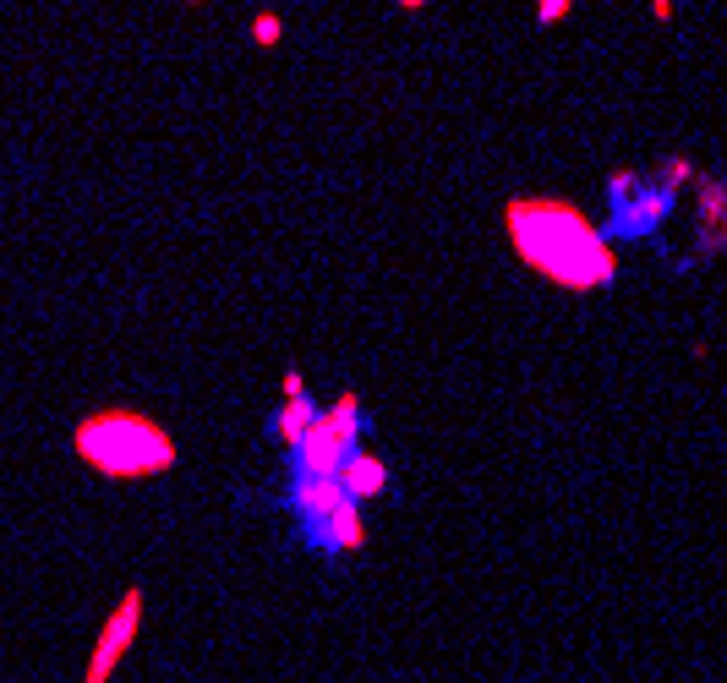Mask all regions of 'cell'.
<instances>
[{
  "instance_id": "1",
  "label": "cell",
  "mask_w": 727,
  "mask_h": 683,
  "mask_svg": "<svg viewBox=\"0 0 727 683\" xmlns=\"http://www.w3.org/2000/svg\"><path fill=\"white\" fill-rule=\"evenodd\" d=\"M503 236L520 269H531L569 295H596L618 279V247L569 197H509Z\"/></svg>"
},
{
  "instance_id": "2",
  "label": "cell",
  "mask_w": 727,
  "mask_h": 683,
  "mask_svg": "<svg viewBox=\"0 0 727 683\" xmlns=\"http://www.w3.org/2000/svg\"><path fill=\"white\" fill-rule=\"evenodd\" d=\"M72 454L105 476V481H159L175 470L181 448L170 437V426L148 410L132 405H105L88 410L77 426H72Z\"/></svg>"
},
{
  "instance_id": "3",
  "label": "cell",
  "mask_w": 727,
  "mask_h": 683,
  "mask_svg": "<svg viewBox=\"0 0 727 683\" xmlns=\"http://www.w3.org/2000/svg\"><path fill=\"white\" fill-rule=\"evenodd\" d=\"M291 509L301 520V536L317 552H328V557H345V552L367 546V514L334 476H295Z\"/></svg>"
},
{
  "instance_id": "4",
  "label": "cell",
  "mask_w": 727,
  "mask_h": 683,
  "mask_svg": "<svg viewBox=\"0 0 727 683\" xmlns=\"http://www.w3.org/2000/svg\"><path fill=\"white\" fill-rule=\"evenodd\" d=\"M679 208V192H668L657 175H645L640 164H618L607 170V241H640V236H657Z\"/></svg>"
},
{
  "instance_id": "5",
  "label": "cell",
  "mask_w": 727,
  "mask_h": 683,
  "mask_svg": "<svg viewBox=\"0 0 727 683\" xmlns=\"http://www.w3.org/2000/svg\"><path fill=\"white\" fill-rule=\"evenodd\" d=\"M361 432H367L361 394L356 389L334 394V405L317 410V421L295 443V476H339V465L361 448Z\"/></svg>"
},
{
  "instance_id": "6",
  "label": "cell",
  "mask_w": 727,
  "mask_h": 683,
  "mask_svg": "<svg viewBox=\"0 0 727 683\" xmlns=\"http://www.w3.org/2000/svg\"><path fill=\"white\" fill-rule=\"evenodd\" d=\"M143 618H148V590L143 585H127L121 601L105 612V624H99V635L88 646V662H83V679L77 683H116L121 662L132 657V646L143 635Z\"/></svg>"
},
{
  "instance_id": "7",
  "label": "cell",
  "mask_w": 727,
  "mask_h": 683,
  "mask_svg": "<svg viewBox=\"0 0 727 683\" xmlns=\"http://www.w3.org/2000/svg\"><path fill=\"white\" fill-rule=\"evenodd\" d=\"M695 225H701V258L727 252V181L717 175L695 181Z\"/></svg>"
},
{
  "instance_id": "8",
  "label": "cell",
  "mask_w": 727,
  "mask_h": 683,
  "mask_svg": "<svg viewBox=\"0 0 727 683\" xmlns=\"http://www.w3.org/2000/svg\"><path fill=\"white\" fill-rule=\"evenodd\" d=\"M356 503H378L383 492H389V459L383 454H367V448H356L345 465H339V476H334Z\"/></svg>"
},
{
  "instance_id": "9",
  "label": "cell",
  "mask_w": 727,
  "mask_h": 683,
  "mask_svg": "<svg viewBox=\"0 0 727 683\" xmlns=\"http://www.w3.org/2000/svg\"><path fill=\"white\" fill-rule=\"evenodd\" d=\"M317 410H323V405H312V394H301V400H280V410L269 415V432H274V443L295 454V443L306 437V426L317 421Z\"/></svg>"
},
{
  "instance_id": "10",
  "label": "cell",
  "mask_w": 727,
  "mask_h": 683,
  "mask_svg": "<svg viewBox=\"0 0 727 683\" xmlns=\"http://www.w3.org/2000/svg\"><path fill=\"white\" fill-rule=\"evenodd\" d=\"M657 181H662L668 192H684V186H695V181H701V164H695L690 153H668V159H662V170H657Z\"/></svg>"
},
{
  "instance_id": "11",
  "label": "cell",
  "mask_w": 727,
  "mask_h": 683,
  "mask_svg": "<svg viewBox=\"0 0 727 683\" xmlns=\"http://www.w3.org/2000/svg\"><path fill=\"white\" fill-rule=\"evenodd\" d=\"M247 33H252V44H258V50H274V44L285 39V17H280V11H258Z\"/></svg>"
},
{
  "instance_id": "12",
  "label": "cell",
  "mask_w": 727,
  "mask_h": 683,
  "mask_svg": "<svg viewBox=\"0 0 727 683\" xmlns=\"http://www.w3.org/2000/svg\"><path fill=\"white\" fill-rule=\"evenodd\" d=\"M569 11H575V0H536V22H542V28L569 22Z\"/></svg>"
},
{
  "instance_id": "13",
  "label": "cell",
  "mask_w": 727,
  "mask_h": 683,
  "mask_svg": "<svg viewBox=\"0 0 727 683\" xmlns=\"http://www.w3.org/2000/svg\"><path fill=\"white\" fill-rule=\"evenodd\" d=\"M301 394H306V378H301L295 367H285V372H280V400H301Z\"/></svg>"
},
{
  "instance_id": "14",
  "label": "cell",
  "mask_w": 727,
  "mask_h": 683,
  "mask_svg": "<svg viewBox=\"0 0 727 683\" xmlns=\"http://www.w3.org/2000/svg\"><path fill=\"white\" fill-rule=\"evenodd\" d=\"M651 17H657V22H673V17H679V0H651Z\"/></svg>"
},
{
  "instance_id": "15",
  "label": "cell",
  "mask_w": 727,
  "mask_h": 683,
  "mask_svg": "<svg viewBox=\"0 0 727 683\" xmlns=\"http://www.w3.org/2000/svg\"><path fill=\"white\" fill-rule=\"evenodd\" d=\"M400 11H422V6H433V0H394Z\"/></svg>"
},
{
  "instance_id": "16",
  "label": "cell",
  "mask_w": 727,
  "mask_h": 683,
  "mask_svg": "<svg viewBox=\"0 0 727 683\" xmlns=\"http://www.w3.org/2000/svg\"><path fill=\"white\" fill-rule=\"evenodd\" d=\"M186 6H203V0H186Z\"/></svg>"
}]
</instances>
